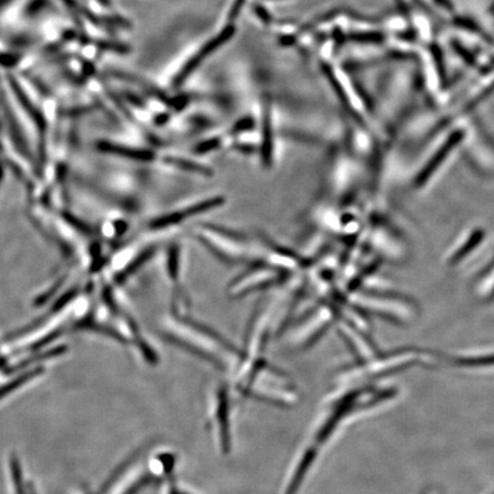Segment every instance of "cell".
<instances>
[{
	"instance_id": "1",
	"label": "cell",
	"mask_w": 494,
	"mask_h": 494,
	"mask_svg": "<svg viewBox=\"0 0 494 494\" xmlns=\"http://www.w3.org/2000/svg\"><path fill=\"white\" fill-rule=\"evenodd\" d=\"M204 234H197V240L206 246L220 260L228 264H240L244 261H257L253 246L237 232L225 230L215 225H201Z\"/></svg>"
},
{
	"instance_id": "2",
	"label": "cell",
	"mask_w": 494,
	"mask_h": 494,
	"mask_svg": "<svg viewBox=\"0 0 494 494\" xmlns=\"http://www.w3.org/2000/svg\"><path fill=\"white\" fill-rule=\"evenodd\" d=\"M134 459L135 456L126 461L125 469L123 464L118 471L94 494H137L143 488L152 484L155 482V475H149L140 469L130 471V475H126Z\"/></svg>"
},
{
	"instance_id": "3",
	"label": "cell",
	"mask_w": 494,
	"mask_h": 494,
	"mask_svg": "<svg viewBox=\"0 0 494 494\" xmlns=\"http://www.w3.org/2000/svg\"><path fill=\"white\" fill-rule=\"evenodd\" d=\"M356 308L366 310L367 313L379 315L389 320H402L405 316V305L395 296H387L385 292L370 291L366 293L356 294L352 296V302Z\"/></svg>"
},
{
	"instance_id": "4",
	"label": "cell",
	"mask_w": 494,
	"mask_h": 494,
	"mask_svg": "<svg viewBox=\"0 0 494 494\" xmlns=\"http://www.w3.org/2000/svg\"><path fill=\"white\" fill-rule=\"evenodd\" d=\"M285 275L286 274L284 272L279 271L268 264H260L255 266L254 269L243 274L240 279H237L231 285L229 292L234 296H245L249 294L247 292L260 290V288L279 283L285 279Z\"/></svg>"
},
{
	"instance_id": "5",
	"label": "cell",
	"mask_w": 494,
	"mask_h": 494,
	"mask_svg": "<svg viewBox=\"0 0 494 494\" xmlns=\"http://www.w3.org/2000/svg\"><path fill=\"white\" fill-rule=\"evenodd\" d=\"M7 478L9 494H31V483L24 481L21 461L15 453H11L7 459Z\"/></svg>"
},
{
	"instance_id": "6",
	"label": "cell",
	"mask_w": 494,
	"mask_h": 494,
	"mask_svg": "<svg viewBox=\"0 0 494 494\" xmlns=\"http://www.w3.org/2000/svg\"><path fill=\"white\" fill-rule=\"evenodd\" d=\"M44 367L38 366L30 369V370L22 371L21 373L15 374L11 379L0 383V402L6 400L7 397L13 395V393L21 389L24 386L33 381L36 378L43 376Z\"/></svg>"
},
{
	"instance_id": "7",
	"label": "cell",
	"mask_w": 494,
	"mask_h": 494,
	"mask_svg": "<svg viewBox=\"0 0 494 494\" xmlns=\"http://www.w3.org/2000/svg\"><path fill=\"white\" fill-rule=\"evenodd\" d=\"M228 400L225 389H221L218 396V410H216V419L219 423L220 438H221V447L223 452L230 450V437H229V417H228Z\"/></svg>"
},
{
	"instance_id": "8",
	"label": "cell",
	"mask_w": 494,
	"mask_h": 494,
	"mask_svg": "<svg viewBox=\"0 0 494 494\" xmlns=\"http://www.w3.org/2000/svg\"><path fill=\"white\" fill-rule=\"evenodd\" d=\"M99 150L107 152V154L116 155L128 159L139 160V162H149L154 158V154L148 150L142 149L126 148L123 145H113L110 142H100L98 145Z\"/></svg>"
},
{
	"instance_id": "9",
	"label": "cell",
	"mask_w": 494,
	"mask_h": 494,
	"mask_svg": "<svg viewBox=\"0 0 494 494\" xmlns=\"http://www.w3.org/2000/svg\"><path fill=\"white\" fill-rule=\"evenodd\" d=\"M156 252H157V246H150L148 249H143L135 259L130 261L125 269H123L122 271L116 275V284H124L125 281H128L136 271H139L142 268L143 264L151 260Z\"/></svg>"
},
{
	"instance_id": "10",
	"label": "cell",
	"mask_w": 494,
	"mask_h": 494,
	"mask_svg": "<svg viewBox=\"0 0 494 494\" xmlns=\"http://www.w3.org/2000/svg\"><path fill=\"white\" fill-rule=\"evenodd\" d=\"M76 330H79V331L95 332V333H99V335H104V337H110V339L117 341V342H119V344H128V339H126L124 335H120L119 332L115 331V330L111 329V327H109V326L103 325V324H100V322H96L95 320H82V322H78L77 325H76Z\"/></svg>"
},
{
	"instance_id": "11",
	"label": "cell",
	"mask_w": 494,
	"mask_h": 494,
	"mask_svg": "<svg viewBox=\"0 0 494 494\" xmlns=\"http://www.w3.org/2000/svg\"><path fill=\"white\" fill-rule=\"evenodd\" d=\"M166 163L169 165L174 166V167H178L180 169H184V171H188V172H195L199 173L201 175H212L210 169L205 167V166L199 165V164L195 163V162H191V160L181 159V158H166Z\"/></svg>"
},
{
	"instance_id": "12",
	"label": "cell",
	"mask_w": 494,
	"mask_h": 494,
	"mask_svg": "<svg viewBox=\"0 0 494 494\" xmlns=\"http://www.w3.org/2000/svg\"><path fill=\"white\" fill-rule=\"evenodd\" d=\"M180 249L178 244L171 246L167 258V271L173 281H176L179 277V268H180Z\"/></svg>"
},
{
	"instance_id": "13",
	"label": "cell",
	"mask_w": 494,
	"mask_h": 494,
	"mask_svg": "<svg viewBox=\"0 0 494 494\" xmlns=\"http://www.w3.org/2000/svg\"><path fill=\"white\" fill-rule=\"evenodd\" d=\"M62 218L64 219L65 223H68L69 225H72V228L79 231L80 234L91 236V235L95 232L94 229L89 223H84L83 220L78 219L77 216L72 215V214L68 213V212L62 213Z\"/></svg>"
},
{
	"instance_id": "14",
	"label": "cell",
	"mask_w": 494,
	"mask_h": 494,
	"mask_svg": "<svg viewBox=\"0 0 494 494\" xmlns=\"http://www.w3.org/2000/svg\"><path fill=\"white\" fill-rule=\"evenodd\" d=\"M77 294L78 288H72V290H69L68 292H65V293L54 303L53 307L50 309V314H57L59 311L62 310L64 307H67V305L77 296Z\"/></svg>"
},
{
	"instance_id": "15",
	"label": "cell",
	"mask_w": 494,
	"mask_h": 494,
	"mask_svg": "<svg viewBox=\"0 0 494 494\" xmlns=\"http://www.w3.org/2000/svg\"><path fill=\"white\" fill-rule=\"evenodd\" d=\"M64 277L63 279H60L59 281H57V284L54 285L52 288H50V290L46 292V293L43 294V296H39L38 299H36V302H35V305H42L43 303H45V302L47 301L48 299H50L52 296H54V293L57 292V290H59V287L62 285L63 281H64Z\"/></svg>"
},
{
	"instance_id": "16",
	"label": "cell",
	"mask_w": 494,
	"mask_h": 494,
	"mask_svg": "<svg viewBox=\"0 0 494 494\" xmlns=\"http://www.w3.org/2000/svg\"><path fill=\"white\" fill-rule=\"evenodd\" d=\"M218 145H219V141H218V140H210V141H206V142L199 145L198 147H197V151H198L199 154H201V152H208V151L213 150Z\"/></svg>"
},
{
	"instance_id": "17",
	"label": "cell",
	"mask_w": 494,
	"mask_h": 494,
	"mask_svg": "<svg viewBox=\"0 0 494 494\" xmlns=\"http://www.w3.org/2000/svg\"><path fill=\"white\" fill-rule=\"evenodd\" d=\"M172 475H169V480L167 481V488H166L165 494H176V486H175L174 481H173Z\"/></svg>"
},
{
	"instance_id": "18",
	"label": "cell",
	"mask_w": 494,
	"mask_h": 494,
	"mask_svg": "<svg viewBox=\"0 0 494 494\" xmlns=\"http://www.w3.org/2000/svg\"><path fill=\"white\" fill-rule=\"evenodd\" d=\"M116 228H117V232L122 234V232H124V231L126 230V228H128V225L123 223V221H119V223L116 225Z\"/></svg>"
},
{
	"instance_id": "19",
	"label": "cell",
	"mask_w": 494,
	"mask_h": 494,
	"mask_svg": "<svg viewBox=\"0 0 494 494\" xmlns=\"http://www.w3.org/2000/svg\"><path fill=\"white\" fill-rule=\"evenodd\" d=\"M31 494H36V490L33 488V484H31Z\"/></svg>"
}]
</instances>
